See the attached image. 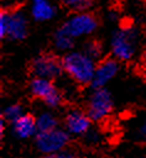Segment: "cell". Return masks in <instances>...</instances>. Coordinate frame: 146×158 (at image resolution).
Wrapping results in <instances>:
<instances>
[{
	"label": "cell",
	"instance_id": "obj_1",
	"mask_svg": "<svg viewBox=\"0 0 146 158\" xmlns=\"http://www.w3.org/2000/svg\"><path fill=\"white\" fill-rule=\"evenodd\" d=\"M63 70L78 84H92L95 73V60L84 52H68L62 59Z\"/></svg>",
	"mask_w": 146,
	"mask_h": 158
},
{
	"label": "cell",
	"instance_id": "obj_2",
	"mask_svg": "<svg viewBox=\"0 0 146 158\" xmlns=\"http://www.w3.org/2000/svg\"><path fill=\"white\" fill-rule=\"evenodd\" d=\"M113 99L105 88H94L87 100V114L93 121H101L110 115Z\"/></svg>",
	"mask_w": 146,
	"mask_h": 158
},
{
	"label": "cell",
	"instance_id": "obj_3",
	"mask_svg": "<svg viewBox=\"0 0 146 158\" xmlns=\"http://www.w3.org/2000/svg\"><path fill=\"white\" fill-rule=\"evenodd\" d=\"M69 142V133L62 128H53L47 132H37L36 146L45 154L64 151Z\"/></svg>",
	"mask_w": 146,
	"mask_h": 158
},
{
	"label": "cell",
	"instance_id": "obj_4",
	"mask_svg": "<svg viewBox=\"0 0 146 158\" xmlns=\"http://www.w3.org/2000/svg\"><path fill=\"white\" fill-rule=\"evenodd\" d=\"M97 26H98V21L92 14L80 11L69 16L66 20V22L62 25V28L67 33H69L73 38H78L92 35L97 30Z\"/></svg>",
	"mask_w": 146,
	"mask_h": 158
},
{
	"label": "cell",
	"instance_id": "obj_5",
	"mask_svg": "<svg viewBox=\"0 0 146 158\" xmlns=\"http://www.w3.org/2000/svg\"><path fill=\"white\" fill-rule=\"evenodd\" d=\"M136 49V36L131 28L116 31L111 40V52L116 59L129 60L134 57Z\"/></svg>",
	"mask_w": 146,
	"mask_h": 158
},
{
	"label": "cell",
	"instance_id": "obj_6",
	"mask_svg": "<svg viewBox=\"0 0 146 158\" xmlns=\"http://www.w3.org/2000/svg\"><path fill=\"white\" fill-rule=\"evenodd\" d=\"M31 93L36 96L42 99L48 106L57 107L62 102V95L49 79L43 78H35L30 84Z\"/></svg>",
	"mask_w": 146,
	"mask_h": 158
},
{
	"label": "cell",
	"instance_id": "obj_7",
	"mask_svg": "<svg viewBox=\"0 0 146 158\" xmlns=\"http://www.w3.org/2000/svg\"><path fill=\"white\" fill-rule=\"evenodd\" d=\"M31 69L36 78H43L53 80L62 74L63 65L54 56L51 54H42L38 56L31 65Z\"/></svg>",
	"mask_w": 146,
	"mask_h": 158
},
{
	"label": "cell",
	"instance_id": "obj_8",
	"mask_svg": "<svg viewBox=\"0 0 146 158\" xmlns=\"http://www.w3.org/2000/svg\"><path fill=\"white\" fill-rule=\"evenodd\" d=\"M66 131L74 136H82L88 132L90 127V117L88 114L80 110H72L67 114L66 120Z\"/></svg>",
	"mask_w": 146,
	"mask_h": 158
},
{
	"label": "cell",
	"instance_id": "obj_9",
	"mask_svg": "<svg viewBox=\"0 0 146 158\" xmlns=\"http://www.w3.org/2000/svg\"><path fill=\"white\" fill-rule=\"evenodd\" d=\"M119 70V64L115 59H104L101 60L94 73V78L92 81L93 88H104L118 73Z\"/></svg>",
	"mask_w": 146,
	"mask_h": 158
},
{
	"label": "cell",
	"instance_id": "obj_10",
	"mask_svg": "<svg viewBox=\"0 0 146 158\" xmlns=\"http://www.w3.org/2000/svg\"><path fill=\"white\" fill-rule=\"evenodd\" d=\"M27 33V17L22 11L10 12L7 37L11 40H22Z\"/></svg>",
	"mask_w": 146,
	"mask_h": 158
},
{
	"label": "cell",
	"instance_id": "obj_11",
	"mask_svg": "<svg viewBox=\"0 0 146 158\" xmlns=\"http://www.w3.org/2000/svg\"><path fill=\"white\" fill-rule=\"evenodd\" d=\"M30 14L36 21H48L56 15V6L49 0H31Z\"/></svg>",
	"mask_w": 146,
	"mask_h": 158
},
{
	"label": "cell",
	"instance_id": "obj_12",
	"mask_svg": "<svg viewBox=\"0 0 146 158\" xmlns=\"http://www.w3.org/2000/svg\"><path fill=\"white\" fill-rule=\"evenodd\" d=\"M12 123H14V132L20 138H28L37 131L36 118L27 114H24Z\"/></svg>",
	"mask_w": 146,
	"mask_h": 158
},
{
	"label": "cell",
	"instance_id": "obj_13",
	"mask_svg": "<svg viewBox=\"0 0 146 158\" xmlns=\"http://www.w3.org/2000/svg\"><path fill=\"white\" fill-rule=\"evenodd\" d=\"M53 44L57 51L68 52L69 49H72V47L74 44V38L61 27L56 31V33L53 36Z\"/></svg>",
	"mask_w": 146,
	"mask_h": 158
},
{
	"label": "cell",
	"instance_id": "obj_14",
	"mask_svg": "<svg viewBox=\"0 0 146 158\" xmlns=\"http://www.w3.org/2000/svg\"><path fill=\"white\" fill-rule=\"evenodd\" d=\"M37 132H47L53 128H57V118L51 112H42L36 117Z\"/></svg>",
	"mask_w": 146,
	"mask_h": 158
},
{
	"label": "cell",
	"instance_id": "obj_15",
	"mask_svg": "<svg viewBox=\"0 0 146 158\" xmlns=\"http://www.w3.org/2000/svg\"><path fill=\"white\" fill-rule=\"evenodd\" d=\"M92 1L93 0H62V4L69 10L80 12V11L87 10L92 5Z\"/></svg>",
	"mask_w": 146,
	"mask_h": 158
},
{
	"label": "cell",
	"instance_id": "obj_16",
	"mask_svg": "<svg viewBox=\"0 0 146 158\" xmlns=\"http://www.w3.org/2000/svg\"><path fill=\"white\" fill-rule=\"evenodd\" d=\"M22 107L19 105V104H12V105H9L5 107L4 110V117L9 121H16L20 116H22Z\"/></svg>",
	"mask_w": 146,
	"mask_h": 158
},
{
	"label": "cell",
	"instance_id": "obj_17",
	"mask_svg": "<svg viewBox=\"0 0 146 158\" xmlns=\"http://www.w3.org/2000/svg\"><path fill=\"white\" fill-rule=\"evenodd\" d=\"M87 56H89L90 58H93L94 60L98 59L100 56H101V47L98 42H94V41H90L85 44L84 47V51H83Z\"/></svg>",
	"mask_w": 146,
	"mask_h": 158
},
{
	"label": "cell",
	"instance_id": "obj_18",
	"mask_svg": "<svg viewBox=\"0 0 146 158\" xmlns=\"http://www.w3.org/2000/svg\"><path fill=\"white\" fill-rule=\"evenodd\" d=\"M9 19H10V12L7 11H1L0 14V37H7V28H9Z\"/></svg>",
	"mask_w": 146,
	"mask_h": 158
},
{
	"label": "cell",
	"instance_id": "obj_19",
	"mask_svg": "<svg viewBox=\"0 0 146 158\" xmlns=\"http://www.w3.org/2000/svg\"><path fill=\"white\" fill-rule=\"evenodd\" d=\"M42 158H77V157L71 152L62 151V152H57V153H52V154H45V157H42Z\"/></svg>",
	"mask_w": 146,
	"mask_h": 158
},
{
	"label": "cell",
	"instance_id": "obj_20",
	"mask_svg": "<svg viewBox=\"0 0 146 158\" xmlns=\"http://www.w3.org/2000/svg\"><path fill=\"white\" fill-rule=\"evenodd\" d=\"M140 131H141V135H142L144 137H146V121L142 123V126H141Z\"/></svg>",
	"mask_w": 146,
	"mask_h": 158
},
{
	"label": "cell",
	"instance_id": "obj_21",
	"mask_svg": "<svg viewBox=\"0 0 146 158\" xmlns=\"http://www.w3.org/2000/svg\"><path fill=\"white\" fill-rule=\"evenodd\" d=\"M144 78H145V80H146V69H145V72H144Z\"/></svg>",
	"mask_w": 146,
	"mask_h": 158
},
{
	"label": "cell",
	"instance_id": "obj_22",
	"mask_svg": "<svg viewBox=\"0 0 146 158\" xmlns=\"http://www.w3.org/2000/svg\"><path fill=\"white\" fill-rule=\"evenodd\" d=\"M144 58H145V60H146V49H145V53H144Z\"/></svg>",
	"mask_w": 146,
	"mask_h": 158
}]
</instances>
